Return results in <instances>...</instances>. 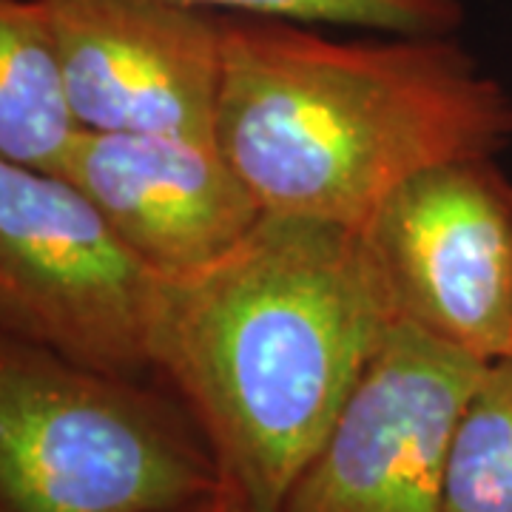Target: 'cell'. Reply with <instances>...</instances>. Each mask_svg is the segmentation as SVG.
<instances>
[{
	"instance_id": "6da1fadb",
	"label": "cell",
	"mask_w": 512,
	"mask_h": 512,
	"mask_svg": "<svg viewBox=\"0 0 512 512\" xmlns=\"http://www.w3.org/2000/svg\"><path fill=\"white\" fill-rule=\"evenodd\" d=\"M393 325L356 228L262 217L208 268L157 279L148 365L225 484L282 512Z\"/></svg>"
},
{
	"instance_id": "7a4b0ae2",
	"label": "cell",
	"mask_w": 512,
	"mask_h": 512,
	"mask_svg": "<svg viewBox=\"0 0 512 512\" xmlns=\"http://www.w3.org/2000/svg\"><path fill=\"white\" fill-rule=\"evenodd\" d=\"M510 137L512 97L450 35L348 43L222 15L214 140L265 217L362 228L410 177Z\"/></svg>"
},
{
	"instance_id": "3957f363",
	"label": "cell",
	"mask_w": 512,
	"mask_h": 512,
	"mask_svg": "<svg viewBox=\"0 0 512 512\" xmlns=\"http://www.w3.org/2000/svg\"><path fill=\"white\" fill-rule=\"evenodd\" d=\"M222 487L177 396L0 333V512H168Z\"/></svg>"
},
{
	"instance_id": "277c9868",
	"label": "cell",
	"mask_w": 512,
	"mask_h": 512,
	"mask_svg": "<svg viewBox=\"0 0 512 512\" xmlns=\"http://www.w3.org/2000/svg\"><path fill=\"white\" fill-rule=\"evenodd\" d=\"M157 279L72 180L0 157V333L146 379Z\"/></svg>"
},
{
	"instance_id": "5b68a950",
	"label": "cell",
	"mask_w": 512,
	"mask_h": 512,
	"mask_svg": "<svg viewBox=\"0 0 512 512\" xmlns=\"http://www.w3.org/2000/svg\"><path fill=\"white\" fill-rule=\"evenodd\" d=\"M356 231L396 325L484 362L512 356V183L495 157L421 171Z\"/></svg>"
},
{
	"instance_id": "8992f818",
	"label": "cell",
	"mask_w": 512,
	"mask_h": 512,
	"mask_svg": "<svg viewBox=\"0 0 512 512\" xmlns=\"http://www.w3.org/2000/svg\"><path fill=\"white\" fill-rule=\"evenodd\" d=\"M487 365L393 325L282 512H444L447 447Z\"/></svg>"
},
{
	"instance_id": "52a82bcc",
	"label": "cell",
	"mask_w": 512,
	"mask_h": 512,
	"mask_svg": "<svg viewBox=\"0 0 512 512\" xmlns=\"http://www.w3.org/2000/svg\"><path fill=\"white\" fill-rule=\"evenodd\" d=\"M80 131L214 140L222 15L171 0H43Z\"/></svg>"
},
{
	"instance_id": "ba28073f",
	"label": "cell",
	"mask_w": 512,
	"mask_h": 512,
	"mask_svg": "<svg viewBox=\"0 0 512 512\" xmlns=\"http://www.w3.org/2000/svg\"><path fill=\"white\" fill-rule=\"evenodd\" d=\"M57 171L160 279L208 268L265 217L217 140L80 131Z\"/></svg>"
},
{
	"instance_id": "9c48e42d",
	"label": "cell",
	"mask_w": 512,
	"mask_h": 512,
	"mask_svg": "<svg viewBox=\"0 0 512 512\" xmlns=\"http://www.w3.org/2000/svg\"><path fill=\"white\" fill-rule=\"evenodd\" d=\"M77 134L43 0H0V157L57 171Z\"/></svg>"
},
{
	"instance_id": "30bf717a",
	"label": "cell",
	"mask_w": 512,
	"mask_h": 512,
	"mask_svg": "<svg viewBox=\"0 0 512 512\" xmlns=\"http://www.w3.org/2000/svg\"><path fill=\"white\" fill-rule=\"evenodd\" d=\"M444 512H512V356L487 365L444 461Z\"/></svg>"
},
{
	"instance_id": "8fae6325",
	"label": "cell",
	"mask_w": 512,
	"mask_h": 512,
	"mask_svg": "<svg viewBox=\"0 0 512 512\" xmlns=\"http://www.w3.org/2000/svg\"><path fill=\"white\" fill-rule=\"evenodd\" d=\"M205 12L291 20L302 26H359L387 35L447 37L464 23V0H171Z\"/></svg>"
},
{
	"instance_id": "7c38bea8",
	"label": "cell",
	"mask_w": 512,
	"mask_h": 512,
	"mask_svg": "<svg viewBox=\"0 0 512 512\" xmlns=\"http://www.w3.org/2000/svg\"><path fill=\"white\" fill-rule=\"evenodd\" d=\"M168 512H256L245 498L239 493H234L228 484L217 490V493L205 495L200 501H191V504H183V507H174Z\"/></svg>"
}]
</instances>
